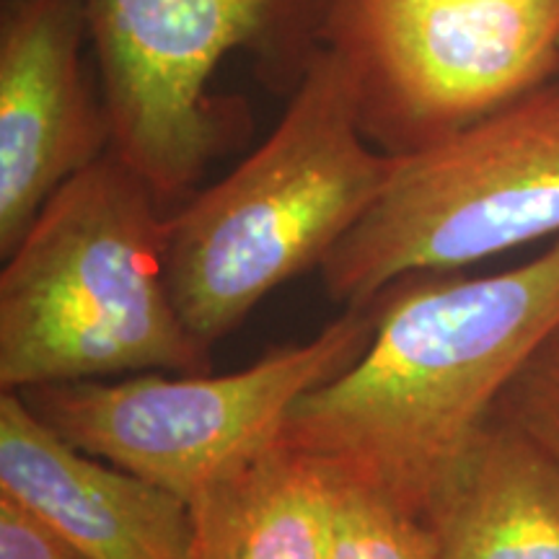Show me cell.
<instances>
[{
    "mask_svg": "<svg viewBox=\"0 0 559 559\" xmlns=\"http://www.w3.org/2000/svg\"><path fill=\"white\" fill-rule=\"evenodd\" d=\"M187 508L190 559H326L334 477L277 436Z\"/></svg>",
    "mask_w": 559,
    "mask_h": 559,
    "instance_id": "cell-11",
    "label": "cell"
},
{
    "mask_svg": "<svg viewBox=\"0 0 559 559\" xmlns=\"http://www.w3.org/2000/svg\"><path fill=\"white\" fill-rule=\"evenodd\" d=\"M492 417L521 430L559 461V330L502 391Z\"/></svg>",
    "mask_w": 559,
    "mask_h": 559,
    "instance_id": "cell-13",
    "label": "cell"
},
{
    "mask_svg": "<svg viewBox=\"0 0 559 559\" xmlns=\"http://www.w3.org/2000/svg\"><path fill=\"white\" fill-rule=\"evenodd\" d=\"M326 559H443L419 513L366 487L334 479V513Z\"/></svg>",
    "mask_w": 559,
    "mask_h": 559,
    "instance_id": "cell-12",
    "label": "cell"
},
{
    "mask_svg": "<svg viewBox=\"0 0 559 559\" xmlns=\"http://www.w3.org/2000/svg\"><path fill=\"white\" fill-rule=\"evenodd\" d=\"M334 0H86L91 52L117 153L164 202L187 198L251 132L239 96L210 91L247 55L290 96L326 50Z\"/></svg>",
    "mask_w": 559,
    "mask_h": 559,
    "instance_id": "cell-4",
    "label": "cell"
},
{
    "mask_svg": "<svg viewBox=\"0 0 559 559\" xmlns=\"http://www.w3.org/2000/svg\"><path fill=\"white\" fill-rule=\"evenodd\" d=\"M423 519L443 559H559V461L489 417Z\"/></svg>",
    "mask_w": 559,
    "mask_h": 559,
    "instance_id": "cell-10",
    "label": "cell"
},
{
    "mask_svg": "<svg viewBox=\"0 0 559 559\" xmlns=\"http://www.w3.org/2000/svg\"><path fill=\"white\" fill-rule=\"evenodd\" d=\"M0 489L91 559H190L185 500L70 445L19 391L0 396Z\"/></svg>",
    "mask_w": 559,
    "mask_h": 559,
    "instance_id": "cell-9",
    "label": "cell"
},
{
    "mask_svg": "<svg viewBox=\"0 0 559 559\" xmlns=\"http://www.w3.org/2000/svg\"><path fill=\"white\" fill-rule=\"evenodd\" d=\"M111 148L86 0H0V254Z\"/></svg>",
    "mask_w": 559,
    "mask_h": 559,
    "instance_id": "cell-8",
    "label": "cell"
},
{
    "mask_svg": "<svg viewBox=\"0 0 559 559\" xmlns=\"http://www.w3.org/2000/svg\"><path fill=\"white\" fill-rule=\"evenodd\" d=\"M394 166L362 132L353 70L324 50L260 148L166 215V280L192 337L210 349L272 290L321 267Z\"/></svg>",
    "mask_w": 559,
    "mask_h": 559,
    "instance_id": "cell-2",
    "label": "cell"
},
{
    "mask_svg": "<svg viewBox=\"0 0 559 559\" xmlns=\"http://www.w3.org/2000/svg\"><path fill=\"white\" fill-rule=\"evenodd\" d=\"M549 236H559V79L396 156L381 198L319 270L332 300L368 304L402 277Z\"/></svg>",
    "mask_w": 559,
    "mask_h": 559,
    "instance_id": "cell-5",
    "label": "cell"
},
{
    "mask_svg": "<svg viewBox=\"0 0 559 559\" xmlns=\"http://www.w3.org/2000/svg\"><path fill=\"white\" fill-rule=\"evenodd\" d=\"M370 306L366 349L293 404L280 438L337 481L423 515L502 391L559 330V239L492 275L402 277Z\"/></svg>",
    "mask_w": 559,
    "mask_h": 559,
    "instance_id": "cell-1",
    "label": "cell"
},
{
    "mask_svg": "<svg viewBox=\"0 0 559 559\" xmlns=\"http://www.w3.org/2000/svg\"><path fill=\"white\" fill-rule=\"evenodd\" d=\"M373 306L353 304L304 345L275 349L234 373H143L19 391L75 449L190 502L280 436L300 396L366 349Z\"/></svg>",
    "mask_w": 559,
    "mask_h": 559,
    "instance_id": "cell-6",
    "label": "cell"
},
{
    "mask_svg": "<svg viewBox=\"0 0 559 559\" xmlns=\"http://www.w3.org/2000/svg\"><path fill=\"white\" fill-rule=\"evenodd\" d=\"M362 132L407 156L559 75V0H334Z\"/></svg>",
    "mask_w": 559,
    "mask_h": 559,
    "instance_id": "cell-7",
    "label": "cell"
},
{
    "mask_svg": "<svg viewBox=\"0 0 559 559\" xmlns=\"http://www.w3.org/2000/svg\"><path fill=\"white\" fill-rule=\"evenodd\" d=\"M0 559H91L58 526L0 489Z\"/></svg>",
    "mask_w": 559,
    "mask_h": 559,
    "instance_id": "cell-14",
    "label": "cell"
},
{
    "mask_svg": "<svg viewBox=\"0 0 559 559\" xmlns=\"http://www.w3.org/2000/svg\"><path fill=\"white\" fill-rule=\"evenodd\" d=\"M205 373L166 280V215L117 153L62 185L0 272V386Z\"/></svg>",
    "mask_w": 559,
    "mask_h": 559,
    "instance_id": "cell-3",
    "label": "cell"
}]
</instances>
